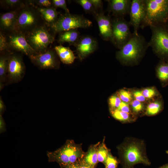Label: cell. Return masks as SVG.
<instances>
[{
    "mask_svg": "<svg viewBox=\"0 0 168 168\" xmlns=\"http://www.w3.org/2000/svg\"><path fill=\"white\" fill-rule=\"evenodd\" d=\"M93 5L96 11L98 9L102 7L103 3L101 0H89Z\"/></svg>",
    "mask_w": 168,
    "mask_h": 168,
    "instance_id": "f35d334b",
    "label": "cell"
},
{
    "mask_svg": "<svg viewBox=\"0 0 168 168\" xmlns=\"http://www.w3.org/2000/svg\"><path fill=\"white\" fill-rule=\"evenodd\" d=\"M52 6L56 8L59 7L63 9L65 13H70L67 7L66 1L65 0H51Z\"/></svg>",
    "mask_w": 168,
    "mask_h": 168,
    "instance_id": "836d02e7",
    "label": "cell"
},
{
    "mask_svg": "<svg viewBox=\"0 0 168 168\" xmlns=\"http://www.w3.org/2000/svg\"><path fill=\"white\" fill-rule=\"evenodd\" d=\"M119 161L110 151L105 164V168H117Z\"/></svg>",
    "mask_w": 168,
    "mask_h": 168,
    "instance_id": "83f0119b",
    "label": "cell"
},
{
    "mask_svg": "<svg viewBox=\"0 0 168 168\" xmlns=\"http://www.w3.org/2000/svg\"><path fill=\"white\" fill-rule=\"evenodd\" d=\"M159 168H168V164L164 165Z\"/></svg>",
    "mask_w": 168,
    "mask_h": 168,
    "instance_id": "ee69618b",
    "label": "cell"
},
{
    "mask_svg": "<svg viewBox=\"0 0 168 168\" xmlns=\"http://www.w3.org/2000/svg\"><path fill=\"white\" fill-rule=\"evenodd\" d=\"M148 47V42L143 36L133 33L129 41L117 52L116 56L124 63H135L143 56Z\"/></svg>",
    "mask_w": 168,
    "mask_h": 168,
    "instance_id": "3957f363",
    "label": "cell"
},
{
    "mask_svg": "<svg viewBox=\"0 0 168 168\" xmlns=\"http://www.w3.org/2000/svg\"><path fill=\"white\" fill-rule=\"evenodd\" d=\"M19 10L10 11L1 13L0 31L6 33L15 30Z\"/></svg>",
    "mask_w": 168,
    "mask_h": 168,
    "instance_id": "e0dca14e",
    "label": "cell"
},
{
    "mask_svg": "<svg viewBox=\"0 0 168 168\" xmlns=\"http://www.w3.org/2000/svg\"><path fill=\"white\" fill-rule=\"evenodd\" d=\"M110 111L112 116L119 121L128 122L130 119V116L128 113L123 112L117 109L110 110Z\"/></svg>",
    "mask_w": 168,
    "mask_h": 168,
    "instance_id": "4316f807",
    "label": "cell"
},
{
    "mask_svg": "<svg viewBox=\"0 0 168 168\" xmlns=\"http://www.w3.org/2000/svg\"><path fill=\"white\" fill-rule=\"evenodd\" d=\"M129 14L130 19L129 23L133 29V34H138L145 16L144 0H132Z\"/></svg>",
    "mask_w": 168,
    "mask_h": 168,
    "instance_id": "4fadbf2b",
    "label": "cell"
},
{
    "mask_svg": "<svg viewBox=\"0 0 168 168\" xmlns=\"http://www.w3.org/2000/svg\"><path fill=\"white\" fill-rule=\"evenodd\" d=\"M129 22L124 17H115L112 19V36L110 39L114 45L119 49L130 39L132 34Z\"/></svg>",
    "mask_w": 168,
    "mask_h": 168,
    "instance_id": "9c48e42d",
    "label": "cell"
},
{
    "mask_svg": "<svg viewBox=\"0 0 168 168\" xmlns=\"http://www.w3.org/2000/svg\"><path fill=\"white\" fill-rule=\"evenodd\" d=\"M100 142L89 146L82 160L93 167L96 168L98 162L97 156V148Z\"/></svg>",
    "mask_w": 168,
    "mask_h": 168,
    "instance_id": "7402d4cb",
    "label": "cell"
},
{
    "mask_svg": "<svg viewBox=\"0 0 168 168\" xmlns=\"http://www.w3.org/2000/svg\"><path fill=\"white\" fill-rule=\"evenodd\" d=\"M117 109L123 112L128 114H129L130 112L129 105L128 103L122 101Z\"/></svg>",
    "mask_w": 168,
    "mask_h": 168,
    "instance_id": "74e56055",
    "label": "cell"
},
{
    "mask_svg": "<svg viewBox=\"0 0 168 168\" xmlns=\"http://www.w3.org/2000/svg\"><path fill=\"white\" fill-rule=\"evenodd\" d=\"M108 1L109 10L115 17H124L129 14L132 0H110Z\"/></svg>",
    "mask_w": 168,
    "mask_h": 168,
    "instance_id": "2e32d148",
    "label": "cell"
},
{
    "mask_svg": "<svg viewBox=\"0 0 168 168\" xmlns=\"http://www.w3.org/2000/svg\"><path fill=\"white\" fill-rule=\"evenodd\" d=\"M121 102V100L118 95H114L111 96L109 99L110 110L117 109Z\"/></svg>",
    "mask_w": 168,
    "mask_h": 168,
    "instance_id": "d6a6232c",
    "label": "cell"
},
{
    "mask_svg": "<svg viewBox=\"0 0 168 168\" xmlns=\"http://www.w3.org/2000/svg\"><path fill=\"white\" fill-rule=\"evenodd\" d=\"M142 142L135 140L125 141L118 147L119 162L122 168H133L139 163L149 166L151 163L147 158Z\"/></svg>",
    "mask_w": 168,
    "mask_h": 168,
    "instance_id": "6da1fadb",
    "label": "cell"
},
{
    "mask_svg": "<svg viewBox=\"0 0 168 168\" xmlns=\"http://www.w3.org/2000/svg\"><path fill=\"white\" fill-rule=\"evenodd\" d=\"M35 7L40 13L44 23L49 27L55 22L58 17L59 12L53 6L49 8Z\"/></svg>",
    "mask_w": 168,
    "mask_h": 168,
    "instance_id": "ac0fdd59",
    "label": "cell"
},
{
    "mask_svg": "<svg viewBox=\"0 0 168 168\" xmlns=\"http://www.w3.org/2000/svg\"><path fill=\"white\" fill-rule=\"evenodd\" d=\"M143 96L147 99H151L157 94L156 90L152 88H147L142 91Z\"/></svg>",
    "mask_w": 168,
    "mask_h": 168,
    "instance_id": "e575fe53",
    "label": "cell"
},
{
    "mask_svg": "<svg viewBox=\"0 0 168 168\" xmlns=\"http://www.w3.org/2000/svg\"><path fill=\"white\" fill-rule=\"evenodd\" d=\"M105 139L100 143L97 148V156L98 162L104 164L107 159L109 150L106 147L105 143Z\"/></svg>",
    "mask_w": 168,
    "mask_h": 168,
    "instance_id": "484cf974",
    "label": "cell"
},
{
    "mask_svg": "<svg viewBox=\"0 0 168 168\" xmlns=\"http://www.w3.org/2000/svg\"><path fill=\"white\" fill-rule=\"evenodd\" d=\"M6 106L1 96H0V115H2L5 110Z\"/></svg>",
    "mask_w": 168,
    "mask_h": 168,
    "instance_id": "60d3db41",
    "label": "cell"
},
{
    "mask_svg": "<svg viewBox=\"0 0 168 168\" xmlns=\"http://www.w3.org/2000/svg\"><path fill=\"white\" fill-rule=\"evenodd\" d=\"M26 0H1L0 6L4 9L9 11L20 9L25 4Z\"/></svg>",
    "mask_w": 168,
    "mask_h": 168,
    "instance_id": "cb8c5ba5",
    "label": "cell"
},
{
    "mask_svg": "<svg viewBox=\"0 0 168 168\" xmlns=\"http://www.w3.org/2000/svg\"><path fill=\"white\" fill-rule=\"evenodd\" d=\"M158 78L164 85L168 83V61L162 60L158 65L156 69Z\"/></svg>",
    "mask_w": 168,
    "mask_h": 168,
    "instance_id": "603a6c76",
    "label": "cell"
},
{
    "mask_svg": "<svg viewBox=\"0 0 168 168\" xmlns=\"http://www.w3.org/2000/svg\"><path fill=\"white\" fill-rule=\"evenodd\" d=\"M10 52L5 34L0 31V54Z\"/></svg>",
    "mask_w": 168,
    "mask_h": 168,
    "instance_id": "f546056e",
    "label": "cell"
},
{
    "mask_svg": "<svg viewBox=\"0 0 168 168\" xmlns=\"http://www.w3.org/2000/svg\"><path fill=\"white\" fill-rule=\"evenodd\" d=\"M145 16L141 28L168 23V0H144Z\"/></svg>",
    "mask_w": 168,
    "mask_h": 168,
    "instance_id": "5b68a950",
    "label": "cell"
},
{
    "mask_svg": "<svg viewBox=\"0 0 168 168\" xmlns=\"http://www.w3.org/2000/svg\"><path fill=\"white\" fill-rule=\"evenodd\" d=\"M117 95L122 101L128 103L133 99L132 95L128 91L122 89L119 91Z\"/></svg>",
    "mask_w": 168,
    "mask_h": 168,
    "instance_id": "1f68e13d",
    "label": "cell"
},
{
    "mask_svg": "<svg viewBox=\"0 0 168 168\" xmlns=\"http://www.w3.org/2000/svg\"><path fill=\"white\" fill-rule=\"evenodd\" d=\"M80 168H94L82 160L79 161Z\"/></svg>",
    "mask_w": 168,
    "mask_h": 168,
    "instance_id": "7bdbcfd3",
    "label": "cell"
},
{
    "mask_svg": "<svg viewBox=\"0 0 168 168\" xmlns=\"http://www.w3.org/2000/svg\"><path fill=\"white\" fill-rule=\"evenodd\" d=\"M35 6L41 8H49L52 7L51 0H28Z\"/></svg>",
    "mask_w": 168,
    "mask_h": 168,
    "instance_id": "4dcf8cb0",
    "label": "cell"
},
{
    "mask_svg": "<svg viewBox=\"0 0 168 168\" xmlns=\"http://www.w3.org/2000/svg\"><path fill=\"white\" fill-rule=\"evenodd\" d=\"M163 108V103L161 100H157L149 104L146 108V114L151 116L156 115Z\"/></svg>",
    "mask_w": 168,
    "mask_h": 168,
    "instance_id": "d4e9b609",
    "label": "cell"
},
{
    "mask_svg": "<svg viewBox=\"0 0 168 168\" xmlns=\"http://www.w3.org/2000/svg\"><path fill=\"white\" fill-rule=\"evenodd\" d=\"M44 24H45L37 9L27 0L19 11L14 30L26 35Z\"/></svg>",
    "mask_w": 168,
    "mask_h": 168,
    "instance_id": "277c9868",
    "label": "cell"
},
{
    "mask_svg": "<svg viewBox=\"0 0 168 168\" xmlns=\"http://www.w3.org/2000/svg\"><path fill=\"white\" fill-rule=\"evenodd\" d=\"M4 34L11 52L22 54L28 57L36 54L27 43L25 34L16 30Z\"/></svg>",
    "mask_w": 168,
    "mask_h": 168,
    "instance_id": "8fae6325",
    "label": "cell"
},
{
    "mask_svg": "<svg viewBox=\"0 0 168 168\" xmlns=\"http://www.w3.org/2000/svg\"><path fill=\"white\" fill-rule=\"evenodd\" d=\"M75 1L80 4L86 12L91 13L93 14L96 12L89 0H77Z\"/></svg>",
    "mask_w": 168,
    "mask_h": 168,
    "instance_id": "f1b7e54d",
    "label": "cell"
},
{
    "mask_svg": "<svg viewBox=\"0 0 168 168\" xmlns=\"http://www.w3.org/2000/svg\"><path fill=\"white\" fill-rule=\"evenodd\" d=\"M97 23L100 34L106 40H110L112 32V19L103 12H96L94 14Z\"/></svg>",
    "mask_w": 168,
    "mask_h": 168,
    "instance_id": "9a60e30c",
    "label": "cell"
},
{
    "mask_svg": "<svg viewBox=\"0 0 168 168\" xmlns=\"http://www.w3.org/2000/svg\"><path fill=\"white\" fill-rule=\"evenodd\" d=\"M74 45L79 56L82 58L94 52L97 48L98 44L95 39L86 35L80 37Z\"/></svg>",
    "mask_w": 168,
    "mask_h": 168,
    "instance_id": "5bb4252c",
    "label": "cell"
},
{
    "mask_svg": "<svg viewBox=\"0 0 168 168\" xmlns=\"http://www.w3.org/2000/svg\"><path fill=\"white\" fill-rule=\"evenodd\" d=\"M58 33L57 41L60 45L65 42L74 45L80 38V33L77 29L70 30Z\"/></svg>",
    "mask_w": 168,
    "mask_h": 168,
    "instance_id": "ffe728a7",
    "label": "cell"
},
{
    "mask_svg": "<svg viewBox=\"0 0 168 168\" xmlns=\"http://www.w3.org/2000/svg\"><path fill=\"white\" fill-rule=\"evenodd\" d=\"M56 34L45 24L38 26L25 35L26 40L36 54L43 53L55 40Z\"/></svg>",
    "mask_w": 168,
    "mask_h": 168,
    "instance_id": "8992f818",
    "label": "cell"
},
{
    "mask_svg": "<svg viewBox=\"0 0 168 168\" xmlns=\"http://www.w3.org/2000/svg\"><path fill=\"white\" fill-rule=\"evenodd\" d=\"M166 152L168 154V150L166 151Z\"/></svg>",
    "mask_w": 168,
    "mask_h": 168,
    "instance_id": "bcb514c9",
    "label": "cell"
},
{
    "mask_svg": "<svg viewBox=\"0 0 168 168\" xmlns=\"http://www.w3.org/2000/svg\"><path fill=\"white\" fill-rule=\"evenodd\" d=\"M10 53L0 54V91L6 85Z\"/></svg>",
    "mask_w": 168,
    "mask_h": 168,
    "instance_id": "44dd1931",
    "label": "cell"
},
{
    "mask_svg": "<svg viewBox=\"0 0 168 168\" xmlns=\"http://www.w3.org/2000/svg\"><path fill=\"white\" fill-rule=\"evenodd\" d=\"M20 54L11 52L9 54L6 85L18 82L24 77L26 68Z\"/></svg>",
    "mask_w": 168,
    "mask_h": 168,
    "instance_id": "30bf717a",
    "label": "cell"
},
{
    "mask_svg": "<svg viewBox=\"0 0 168 168\" xmlns=\"http://www.w3.org/2000/svg\"><path fill=\"white\" fill-rule=\"evenodd\" d=\"M131 105L133 111L136 113L141 111L144 108V105L142 102L136 100H133L131 102Z\"/></svg>",
    "mask_w": 168,
    "mask_h": 168,
    "instance_id": "d590c367",
    "label": "cell"
},
{
    "mask_svg": "<svg viewBox=\"0 0 168 168\" xmlns=\"http://www.w3.org/2000/svg\"><path fill=\"white\" fill-rule=\"evenodd\" d=\"M80 161L68 165L63 167V168H80L79 161Z\"/></svg>",
    "mask_w": 168,
    "mask_h": 168,
    "instance_id": "b9f144b4",
    "label": "cell"
},
{
    "mask_svg": "<svg viewBox=\"0 0 168 168\" xmlns=\"http://www.w3.org/2000/svg\"><path fill=\"white\" fill-rule=\"evenodd\" d=\"M92 24L91 21L81 15L65 12L59 14L56 21L50 27L56 34L70 30L87 28Z\"/></svg>",
    "mask_w": 168,
    "mask_h": 168,
    "instance_id": "ba28073f",
    "label": "cell"
},
{
    "mask_svg": "<svg viewBox=\"0 0 168 168\" xmlns=\"http://www.w3.org/2000/svg\"><path fill=\"white\" fill-rule=\"evenodd\" d=\"M60 168H63L62 166H60Z\"/></svg>",
    "mask_w": 168,
    "mask_h": 168,
    "instance_id": "7dc6e473",
    "label": "cell"
},
{
    "mask_svg": "<svg viewBox=\"0 0 168 168\" xmlns=\"http://www.w3.org/2000/svg\"><path fill=\"white\" fill-rule=\"evenodd\" d=\"M82 148V144L76 143L72 140H67L64 144L53 152H47L49 162H56L63 167L79 161L86 154Z\"/></svg>",
    "mask_w": 168,
    "mask_h": 168,
    "instance_id": "7a4b0ae2",
    "label": "cell"
},
{
    "mask_svg": "<svg viewBox=\"0 0 168 168\" xmlns=\"http://www.w3.org/2000/svg\"><path fill=\"white\" fill-rule=\"evenodd\" d=\"M166 27H167V29L168 30V23L166 25Z\"/></svg>",
    "mask_w": 168,
    "mask_h": 168,
    "instance_id": "f6af8a7d",
    "label": "cell"
},
{
    "mask_svg": "<svg viewBox=\"0 0 168 168\" xmlns=\"http://www.w3.org/2000/svg\"><path fill=\"white\" fill-rule=\"evenodd\" d=\"M54 49L61 61L67 64H72L75 57L72 51L68 47H65L60 45L55 46Z\"/></svg>",
    "mask_w": 168,
    "mask_h": 168,
    "instance_id": "d6986e66",
    "label": "cell"
},
{
    "mask_svg": "<svg viewBox=\"0 0 168 168\" xmlns=\"http://www.w3.org/2000/svg\"><path fill=\"white\" fill-rule=\"evenodd\" d=\"M0 133L3 132L6 130L5 122L2 115H0Z\"/></svg>",
    "mask_w": 168,
    "mask_h": 168,
    "instance_id": "ab89813d",
    "label": "cell"
},
{
    "mask_svg": "<svg viewBox=\"0 0 168 168\" xmlns=\"http://www.w3.org/2000/svg\"><path fill=\"white\" fill-rule=\"evenodd\" d=\"M133 96L135 99L140 102H142L146 100V98L143 95L142 91L137 90L133 93Z\"/></svg>",
    "mask_w": 168,
    "mask_h": 168,
    "instance_id": "8d00e7d4",
    "label": "cell"
},
{
    "mask_svg": "<svg viewBox=\"0 0 168 168\" xmlns=\"http://www.w3.org/2000/svg\"><path fill=\"white\" fill-rule=\"evenodd\" d=\"M54 48H49L45 52L36 54L29 57L33 63L39 69L47 70L56 68L59 65Z\"/></svg>",
    "mask_w": 168,
    "mask_h": 168,
    "instance_id": "7c38bea8",
    "label": "cell"
},
{
    "mask_svg": "<svg viewBox=\"0 0 168 168\" xmlns=\"http://www.w3.org/2000/svg\"><path fill=\"white\" fill-rule=\"evenodd\" d=\"M150 27L152 34L148 42L149 47L162 60L168 61V30L166 26L157 25Z\"/></svg>",
    "mask_w": 168,
    "mask_h": 168,
    "instance_id": "52a82bcc",
    "label": "cell"
}]
</instances>
